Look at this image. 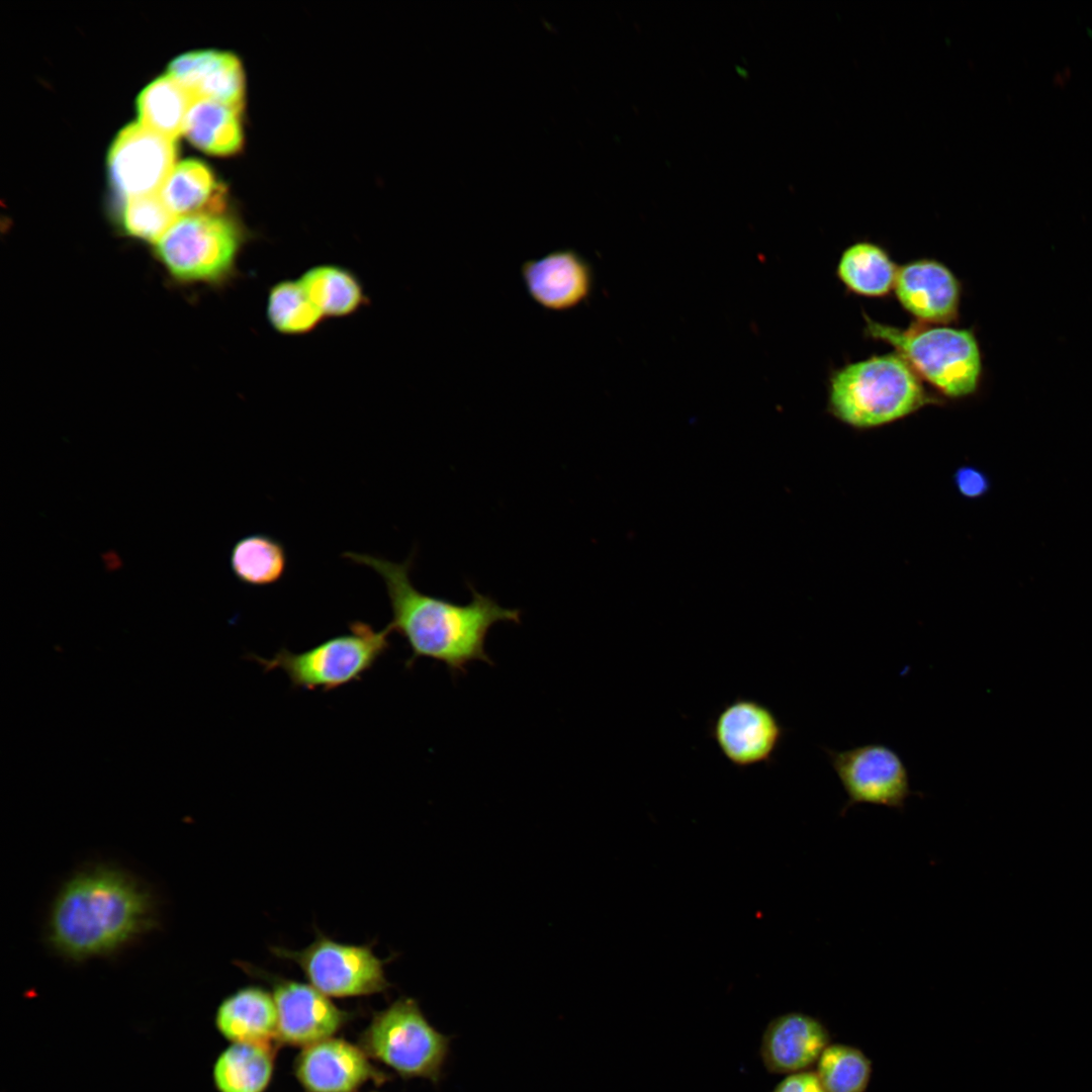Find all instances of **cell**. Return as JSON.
<instances>
[{
	"mask_svg": "<svg viewBox=\"0 0 1092 1092\" xmlns=\"http://www.w3.org/2000/svg\"><path fill=\"white\" fill-rule=\"evenodd\" d=\"M344 557L373 569L383 579L392 619L388 624L412 651L405 665L420 658L442 662L452 673L465 672L472 661L491 664L485 651L489 630L499 623L521 621V612L507 609L471 587V601L461 605L419 590L411 580L413 558L393 562L383 557L345 552Z\"/></svg>",
	"mask_w": 1092,
	"mask_h": 1092,
	"instance_id": "cell-1",
	"label": "cell"
},
{
	"mask_svg": "<svg viewBox=\"0 0 1092 1092\" xmlns=\"http://www.w3.org/2000/svg\"><path fill=\"white\" fill-rule=\"evenodd\" d=\"M156 923L151 893L120 869L97 864L76 873L60 889L47 938L58 954L80 962L116 953Z\"/></svg>",
	"mask_w": 1092,
	"mask_h": 1092,
	"instance_id": "cell-2",
	"label": "cell"
},
{
	"mask_svg": "<svg viewBox=\"0 0 1092 1092\" xmlns=\"http://www.w3.org/2000/svg\"><path fill=\"white\" fill-rule=\"evenodd\" d=\"M932 401L921 378L898 353L847 364L829 379L830 412L858 429L898 421Z\"/></svg>",
	"mask_w": 1092,
	"mask_h": 1092,
	"instance_id": "cell-3",
	"label": "cell"
},
{
	"mask_svg": "<svg viewBox=\"0 0 1092 1092\" xmlns=\"http://www.w3.org/2000/svg\"><path fill=\"white\" fill-rule=\"evenodd\" d=\"M869 337L888 343L923 378L951 398L974 394L981 382L982 356L971 330L943 325L901 329L864 315Z\"/></svg>",
	"mask_w": 1092,
	"mask_h": 1092,
	"instance_id": "cell-4",
	"label": "cell"
},
{
	"mask_svg": "<svg viewBox=\"0 0 1092 1092\" xmlns=\"http://www.w3.org/2000/svg\"><path fill=\"white\" fill-rule=\"evenodd\" d=\"M392 632L389 625L376 630L354 621L347 633L304 651L282 648L270 658L251 657L264 671L282 670L295 689L330 692L361 679L389 649Z\"/></svg>",
	"mask_w": 1092,
	"mask_h": 1092,
	"instance_id": "cell-5",
	"label": "cell"
},
{
	"mask_svg": "<svg viewBox=\"0 0 1092 1092\" xmlns=\"http://www.w3.org/2000/svg\"><path fill=\"white\" fill-rule=\"evenodd\" d=\"M245 241L242 225L224 212L190 214L172 223L154 254L179 283L219 285L234 276Z\"/></svg>",
	"mask_w": 1092,
	"mask_h": 1092,
	"instance_id": "cell-6",
	"label": "cell"
},
{
	"mask_svg": "<svg viewBox=\"0 0 1092 1092\" xmlns=\"http://www.w3.org/2000/svg\"><path fill=\"white\" fill-rule=\"evenodd\" d=\"M359 1045L401 1078L436 1084L443 1076L450 1037L429 1022L417 1000L400 997L373 1014Z\"/></svg>",
	"mask_w": 1092,
	"mask_h": 1092,
	"instance_id": "cell-7",
	"label": "cell"
},
{
	"mask_svg": "<svg viewBox=\"0 0 1092 1092\" xmlns=\"http://www.w3.org/2000/svg\"><path fill=\"white\" fill-rule=\"evenodd\" d=\"M270 951L297 965L309 984L330 998L369 996L390 987L384 972L389 960L378 958L369 944L343 943L316 931L304 948L272 946Z\"/></svg>",
	"mask_w": 1092,
	"mask_h": 1092,
	"instance_id": "cell-8",
	"label": "cell"
},
{
	"mask_svg": "<svg viewBox=\"0 0 1092 1092\" xmlns=\"http://www.w3.org/2000/svg\"><path fill=\"white\" fill-rule=\"evenodd\" d=\"M825 751L847 796L843 814L859 804L903 810L906 800L915 794L902 758L884 744Z\"/></svg>",
	"mask_w": 1092,
	"mask_h": 1092,
	"instance_id": "cell-9",
	"label": "cell"
},
{
	"mask_svg": "<svg viewBox=\"0 0 1092 1092\" xmlns=\"http://www.w3.org/2000/svg\"><path fill=\"white\" fill-rule=\"evenodd\" d=\"M786 729L765 704L738 696L709 722L708 735L722 756L738 769L770 764Z\"/></svg>",
	"mask_w": 1092,
	"mask_h": 1092,
	"instance_id": "cell-10",
	"label": "cell"
},
{
	"mask_svg": "<svg viewBox=\"0 0 1092 1092\" xmlns=\"http://www.w3.org/2000/svg\"><path fill=\"white\" fill-rule=\"evenodd\" d=\"M239 966L248 975L271 986L280 1044L305 1048L332 1037L352 1017V1013L339 1008L309 983L274 975L243 962Z\"/></svg>",
	"mask_w": 1092,
	"mask_h": 1092,
	"instance_id": "cell-11",
	"label": "cell"
},
{
	"mask_svg": "<svg viewBox=\"0 0 1092 1092\" xmlns=\"http://www.w3.org/2000/svg\"><path fill=\"white\" fill-rule=\"evenodd\" d=\"M176 157L175 140L140 122L127 124L114 139L107 158L114 191L122 200L159 192Z\"/></svg>",
	"mask_w": 1092,
	"mask_h": 1092,
	"instance_id": "cell-12",
	"label": "cell"
},
{
	"mask_svg": "<svg viewBox=\"0 0 1092 1092\" xmlns=\"http://www.w3.org/2000/svg\"><path fill=\"white\" fill-rule=\"evenodd\" d=\"M519 273L529 298L552 313L574 310L589 299L595 288L590 263L571 248L556 249L525 260Z\"/></svg>",
	"mask_w": 1092,
	"mask_h": 1092,
	"instance_id": "cell-13",
	"label": "cell"
},
{
	"mask_svg": "<svg viewBox=\"0 0 1092 1092\" xmlns=\"http://www.w3.org/2000/svg\"><path fill=\"white\" fill-rule=\"evenodd\" d=\"M293 1073L305 1092H358L368 1082L388 1080L360 1045L333 1036L302 1048Z\"/></svg>",
	"mask_w": 1092,
	"mask_h": 1092,
	"instance_id": "cell-14",
	"label": "cell"
},
{
	"mask_svg": "<svg viewBox=\"0 0 1092 1092\" xmlns=\"http://www.w3.org/2000/svg\"><path fill=\"white\" fill-rule=\"evenodd\" d=\"M831 1043L827 1026L817 1017L790 1011L774 1017L762 1031L759 1057L774 1075H789L814 1068Z\"/></svg>",
	"mask_w": 1092,
	"mask_h": 1092,
	"instance_id": "cell-15",
	"label": "cell"
},
{
	"mask_svg": "<svg viewBox=\"0 0 1092 1092\" xmlns=\"http://www.w3.org/2000/svg\"><path fill=\"white\" fill-rule=\"evenodd\" d=\"M894 292L900 304L926 325H946L957 320L961 284L941 262L911 261L898 269Z\"/></svg>",
	"mask_w": 1092,
	"mask_h": 1092,
	"instance_id": "cell-16",
	"label": "cell"
},
{
	"mask_svg": "<svg viewBox=\"0 0 1092 1092\" xmlns=\"http://www.w3.org/2000/svg\"><path fill=\"white\" fill-rule=\"evenodd\" d=\"M168 74L196 99L207 98L244 108L245 73L241 61L232 53L188 52L170 62Z\"/></svg>",
	"mask_w": 1092,
	"mask_h": 1092,
	"instance_id": "cell-17",
	"label": "cell"
},
{
	"mask_svg": "<svg viewBox=\"0 0 1092 1092\" xmlns=\"http://www.w3.org/2000/svg\"><path fill=\"white\" fill-rule=\"evenodd\" d=\"M215 1025L232 1042L280 1044L273 995L259 986H247L225 997L217 1007Z\"/></svg>",
	"mask_w": 1092,
	"mask_h": 1092,
	"instance_id": "cell-18",
	"label": "cell"
},
{
	"mask_svg": "<svg viewBox=\"0 0 1092 1092\" xmlns=\"http://www.w3.org/2000/svg\"><path fill=\"white\" fill-rule=\"evenodd\" d=\"M175 215L223 213L225 187L208 165L197 159L176 164L159 191Z\"/></svg>",
	"mask_w": 1092,
	"mask_h": 1092,
	"instance_id": "cell-19",
	"label": "cell"
},
{
	"mask_svg": "<svg viewBox=\"0 0 1092 1092\" xmlns=\"http://www.w3.org/2000/svg\"><path fill=\"white\" fill-rule=\"evenodd\" d=\"M243 109L207 98L195 99L183 133L199 150L216 156L238 153L244 143Z\"/></svg>",
	"mask_w": 1092,
	"mask_h": 1092,
	"instance_id": "cell-20",
	"label": "cell"
},
{
	"mask_svg": "<svg viewBox=\"0 0 1092 1092\" xmlns=\"http://www.w3.org/2000/svg\"><path fill=\"white\" fill-rule=\"evenodd\" d=\"M276 1043L232 1042L216 1059L212 1076L218 1092H264L273 1076Z\"/></svg>",
	"mask_w": 1092,
	"mask_h": 1092,
	"instance_id": "cell-21",
	"label": "cell"
},
{
	"mask_svg": "<svg viewBox=\"0 0 1092 1092\" xmlns=\"http://www.w3.org/2000/svg\"><path fill=\"white\" fill-rule=\"evenodd\" d=\"M898 269L884 248L864 241L856 242L842 252L836 273L849 291L868 297H883L894 290Z\"/></svg>",
	"mask_w": 1092,
	"mask_h": 1092,
	"instance_id": "cell-22",
	"label": "cell"
},
{
	"mask_svg": "<svg viewBox=\"0 0 1092 1092\" xmlns=\"http://www.w3.org/2000/svg\"><path fill=\"white\" fill-rule=\"evenodd\" d=\"M298 279L324 317L351 315L366 301L361 282L350 270L341 266H315Z\"/></svg>",
	"mask_w": 1092,
	"mask_h": 1092,
	"instance_id": "cell-23",
	"label": "cell"
},
{
	"mask_svg": "<svg viewBox=\"0 0 1092 1092\" xmlns=\"http://www.w3.org/2000/svg\"><path fill=\"white\" fill-rule=\"evenodd\" d=\"M196 98L169 74L160 76L139 94V122L175 140L182 131L187 112Z\"/></svg>",
	"mask_w": 1092,
	"mask_h": 1092,
	"instance_id": "cell-24",
	"label": "cell"
},
{
	"mask_svg": "<svg viewBox=\"0 0 1092 1092\" xmlns=\"http://www.w3.org/2000/svg\"><path fill=\"white\" fill-rule=\"evenodd\" d=\"M230 565L244 584L261 587L277 583L287 567L284 545L274 537L256 533L245 536L233 546Z\"/></svg>",
	"mask_w": 1092,
	"mask_h": 1092,
	"instance_id": "cell-25",
	"label": "cell"
},
{
	"mask_svg": "<svg viewBox=\"0 0 1092 1092\" xmlns=\"http://www.w3.org/2000/svg\"><path fill=\"white\" fill-rule=\"evenodd\" d=\"M266 312L271 327L286 336L312 332L324 318L299 279L273 285L268 293Z\"/></svg>",
	"mask_w": 1092,
	"mask_h": 1092,
	"instance_id": "cell-26",
	"label": "cell"
},
{
	"mask_svg": "<svg viewBox=\"0 0 1092 1092\" xmlns=\"http://www.w3.org/2000/svg\"><path fill=\"white\" fill-rule=\"evenodd\" d=\"M815 1072L826 1092H866L873 1064L856 1046L830 1043L822 1052Z\"/></svg>",
	"mask_w": 1092,
	"mask_h": 1092,
	"instance_id": "cell-27",
	"label": "cell"
},
{
	"mask_svg": "<svg viewBox=\"0 0 1092 1092\" xmlns=\"http://www.w3.org/2000/svg\"><path fill=\"white\" fill-rule=\"evenodd\" d=\"M175 216L157 192L122 200L116 220L122 234L155 245Z\"/></svg>",
	"mask_w": 1092,
	"mask_h": 1092,
	"instance_id": "cell-28",
	"label": "cell"
},
{
	"mask_svg": "<svg viewBox=\"0 0 1092 1092\" xmlns=\"http://www.w3.org/2000/svg\"><path fill=\"white\" fill-rule=\"evenodd\" d=\"M956 483L961 493L970 498L985 495L991 487L987 474L974 467L961 468L956 474Z\"/></svg>",
	"mask_w": 1092,
	"mask_h": 1092,
	"instance_id": "cell-29",
	"label": "cell"
},
{
	"mask_svg": "<svg viewBox=\"0 0 1092 1092\" xmlns=\"http://www.w3.org/2000/svg\"><path fill=\"white\" fill-rule=\"evenodd\" d=\"M771 1092H826L815 1070L786 1075Z\"/></svg>",
	"mask_w": 1092,
	"mask_h": 1092,
	"instance_id": "cell-30",
	"label": "cell"
}]
</instances>
